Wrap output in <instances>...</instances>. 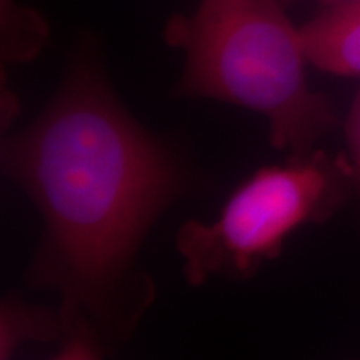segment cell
<instances>
[{"instance_id": "1", "label": "cell", "mask_w": 360, "mask_h": 360, "mask_svg": "<svg viewBox=\"0 0 360 360\" xmlns=\"http://www.w3.org/2000/svg\"><path fill=\"white\" fill-rule=\"evenodd\" d=\"M4 167L37 205L44 237L27 283L60 295L64 330L85 322L125 337L152 300L135 269L152 225L192 174L167 142L130 117L97 60L80 56L32 125L4 146Z\"/></svg>"}, {"instance_id": "2", "label": "cell", "mask_w": 360, "mask_h": 360, "mask_svg": "<svg viewBox=\"0 0 360 360\" xmlns=\"http://www.w3.org/2000/svg\"><path fill=\"white\" fill-rule=\"evenodd\" d=\"M165 40L186 52L179 97L212 98L267 117L270 141L292 157L337 125L334 107L310 90L300 29L281 0H202L167 24Z\"/></svg>"}, {"instance_id": "3", "label": "cell", "mask_w": 360, "mask_h": 360, "mask_svg": "<svg viewBox=\"0 0 360 360\" xmlns=\"http://www.w3.org/2000/svg\"><path fill=\"white\" fill-rule=\"evenodd\" d=\"M352 167L345 157L310 152L289 164L255 172L212 224L187 222L177 249L184 277L197 287L212 277L249 278L276 259L283 240L304 224L327 219L339 207Z\"/></svg>"}, {"instance_id": "4", "label": "cell", "mask_w": 360, "mask_h": 360, "mask_svg": "<svg viewBox=\"0 0 360 360\" xmlns=\"http://www.w3.org/2000/svg\"><path fill=\"white\" fill-rule=\"evenodd\" d=\"M300 32L309 64L327 74L360 77V0L328 6Z\"/></svg>"}, {"instance_id": "5", "label": "cell", "mask_w": 360, "mask_h": 360, "mask_svg": "<svg viewBox=\"0 0 360 360\" xmlns=\"http://www.w3.org/2000/svg\"><path fill=\"white\" fill-rule=\"evenodd\" d=\"M64 334L60 312L27 305L8 297L0 310V359H11L27 340L52 342Z\"/></svg>"}, {"instance_id": "6", "label": "cell", "mask_w": 360, "mask_h": 360, "mask_svg": "<svg viewBox=\"0 0 360 360\" xmlns=\"http://www.w3.org/2000/svg\"><path fill=\"white\" fill-rule=\"evenodd\" d=\"M4 2L2 56L7 62H24L37 53L47 37V27L37 13L17 7L12 0Z\"/></svg>"}, {"instance_id": "7", "label": "cell", "mask_w": 360, "mask_h": 360, "mask_svg": "<svg viewBox=\"0 0 360 360\" xmlns=\"http://www.w3.org/2000/svg\"><path fill=\"white\" fill-rule=\"evenodd\" d=\"M345 135L350 152V167L355 184L360 187V90L350 107L347 124H345Z\"/></svg>"}, {"instance_id": "8", "label": "cell", "mask_w": 360, "mask_h": 360, "mask_svg": "<svg viewBox=\"0 0 360 360\" xmlns=\"http://www.w3.org/2000/svg\"><path fill=\"white\" fill-rule=\"evenodd\" d=\"M317 2H323V4H327V6H334V4L349 2V0H317Z\"/></svg>"}]
</instances>
